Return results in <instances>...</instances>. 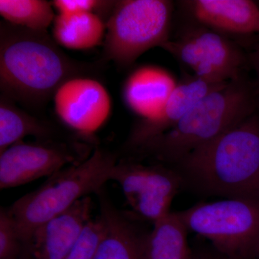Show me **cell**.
Listing matches in <instances>:
<instances>
[{
    "mask_svg": "<svg viewBox=\"0 0 259 259\" xmlns=\"http://www.w3.org/2000/svg\"><path fill=\"white\" fill-rule=\"evenodd\" d=\"M173 168L183 188L223 199L259 201L256 113L182 158Z\"/></svg>",
    "mask_w": 259,
    "mask_h": 259,
    "instance_id": "cell-1",
    "label": "cell"
},
{
    "mask_svg": "<svg viewBox=\"0 0 259 259\" xmlns=\"http://www.w3.org/2000/svg\"><path fill=\"white\" fill-rule=\"evenodd\" d=\"M85 69L68 57L48 31L0 23V89L13 101L41 107L61 83Z\"/></svg>",
    "mask_w": 259,
    "mask_h": 259,
    "instance_id": "cell-2",
    "label": "cell"
},
{
    "mask_svg": "<svg viewBox=\"0 0 259 259\" xmlns=\"http://www.w3.org/2000/svg\"><path fill=\"white\" fill-rule=\"evenodd\" d=\"M255 112V83L245 74L208 94L173 128L150 140L132 153L138 158H150L172 166Z\"/></svg>",
    "mask_w": 259,
    "mask_h": 259,
    "instance_id": "cell-3",
    "label": "cell"
},
{
    "mask_svg": "<svg viewBox=\"0 0 259 259\" xmlns=\"http://www.w3.org/2000/svg\"><path fill=\"white\" fill-rule=\"evenodd\" d=\"M117 155L96 148L86 159L48 177L45 183L8 208L23 243L39 226L67 210L79 199L97 194L110 181Z\"/></svg>",
    "mask_w": 259,
    "mask_h": 259,
    "instance_id": "cell-4",
    "label": "cell"
},
{
    "mask_svg": "<svg viewBox=\"0 0 259 259\" xmlns=\"http://www.w3.org/2000/svg\"><path fill=\"white\" fill-rule=\"evenodd\" d=\"M175 3L169 0L116 1L106 23L103 58L127 69L171 37Z\"/></svg>",
    "mask_w": 259,
    "mask_h": 259,
    "instance_id": "cell-5",
    "label": "cell"
},
{
    "mask_svg": "<svg viewBox=\"0 0 259 259\" xmlns=\"http://www.w3.org/2000/svg\"><path fill=\"white\" fill-rule=\"evenodd\" d=\"M187 227L228 259L259 256V201L223 199L177 212Z\"/></svg>",
    "mask_w": 259,
    "mask_h": 259,
    "instance_id": "cell-6",
    "label": "cell"
},
{
    "mask_svg": "<svg viewBox=\"0 0 259 259\" xmlns=\"http://www.w3.org/2000/svg\"><path fill=\"white\" fill-rule=\"evenodd\" d=\"M161 49L212 83L230 82L245 74L248 55L231 37L193 22H187Z\"/></svg>",
    "mask_w": 259,
    "mask_h": 259,
    "instance_id": "cell-7",
    "label": "cell"
},
{
    "mask_svg": "<svg viewBox=\"0 0 259 259\" xmlns=\"http://www.w3.org/2000/svg\"><path fill=\"white\" fill-rule=\"evenodd\" d=\"M110 180L120 185L136 215L153 223L171 212L172 202L183 188L180 175L171 167L144 165L134 159L117 161Z\"/></svg>",
    "mask_w": 259,
    "mask_h": 259,
    "instance_id": "cell-8",
    "label": "cell"
},
{
    "mask_svg": "<svg viewBox=\"0 0 259 259\" xmlns=\"http://www.w3.org/2000/svg\"><path fill=\"white\" fill-rule=\"evenodd\" d=\"M82 153L79 144L57 139L17 143L0 153V189L14 188L52 176L67 165L86 159Z\"/></svg>",
    "mask_w": 259,
    "mask_h": 259,
    "instance_id": "cell-9",
    "label": "cell"
},
{
    "mask_svg": "<svg viewBox=\"0 0 259 259\" xmlns=\"http://www.w3.org/2000/svg\"><path fill=\"white\" fill-rule=\"evenodd\" d=\"M53 100L57 117L83 139H91L112 113L108 90L98 80L83 75L61 83Z\"/></svg>",
    "mask_w": 259,
    "mask_h": 259,
    "instance_id": "cell-10",
    "label": "cell"
},
{
    "mask_svg": "<svg viewBox=\"0 0 259 259\" xmlns=\"http://www.w3.org/2000/svg\"><path fill=\"white\" fill-rule=\"evenodd\" d=\"M90 196L39 226L24 243V259H64L92 219Z\"/></svg>",
    "mask_w": 259,
    "mask_h": 259,
    "instance_id": "cell-11",
    "label": "cell"
},
{
    "mask_svg": "<svg viewBox=\"0 0 259 259\" xmlns=\"http://www.w3.org/2000/svg\"><path fill=\"white\" fill-rule=\"evenodd\" d=\"M177 5L186 20L231 38L259 35V8L250 0H182Z\"/></svg>",
    "mask_w": 259,
    "mask_h": 259,
    "instance_id": "cell-12",
    "label": "cell"
},
{
    "mask_svg": "<svg viewBox=\"0 0 259 259\" xmlns=\"http://www.w3.org/2000/svg\"><path fill=\"white\" fill-rule=\"evenodd\" d=\"M228 83H212L194 75H185L161 111L152 118L140 120L134 126L126 141V149L133 152L150 140L170 131L197 102Z\"/></svg>",
    "mask_w": 259,
    "mask_h": 259,
    "instance_id": "cell-13",
    "label": "cell"
},
{
    "mask_svg": "<svg viewBox=\"0 0 259 259\" xmlns=\"http://www.w3.org/2000/svg\"><path fill=\"white\" fill-rule=\"evenodd\" d=\"M178 82L161 66L143 65L126 78L122 87L124 102L141 120L152 118L161 111Z\"/></svg>",
    "mask_w": 259,
    "mask_h": 259,
    "instance_id": "cell-14",
    "label": "cell"
},
{
    "mask_svg": "<svg viewBox=\"0 0 259 259\" xmlns=\"http://www.w3.org/2000/svg\"><path fill=\"white\" fill-rule=\"evenodd\" d=\"M105 233L94 259H145L143 233L128 216L107 198L103 189L97 194Z\"/></svg>",
    "mask_w": 259,
    "mask_h": 259,
    "instance_id": "cell-15",
    "label": "cell"
},
{
    "mask_svg": "<svg viewBox=\"0 0 259 259\" xmlns=\"http://www.w3.org/2000/svg\"><path fill=\"white\" fill-rule=\"evenodd\" d=\"M53 38L70 50H88L105 41L106 23L95 13L58 14L53 23Z\"/></svg>",
    "mask_w": 259,
    "mask_h": 259,
    "instance_id": "cell-16",
    "label": "cell"
},
{
    "mask_svg": "<svg viewBox=\"0 0 259 259\" xmlns=\"http://www.w3.org/2000/svg\"><path fill=\"white\" fill-rule=\"evenodd\" d=\"M188 230L177 212L153 223L144 240L145 259H194L188 243Z\"/></svg>",
    "mask_w": 259,
    "mask_h": 259,
    "instance_id": "cell-17",
    "label": "cell"
},
{
    "mask_svg": "<svg viewBox=\"0 0 259 259\" xmlns=\"http://www.w3.org/2000/svg\"><path fill=\"white\" fill-rule=\"evenodd\" d=\"M54 127L19 108L15 102L0 96V153L27 136L37 140L56 139Z\"/></svg>",
    "mask_w": 259,
    "mask_h": 259,
    "instance_id": "cell-18",
    "label": "cell"
},
{
    "mask_svg": "<svg viewBox=\"0 0 259 259\" xmlns=\"http://www.w3.org/2000/svg\"><path fill=\"white\" fill-rule=\"evenodd\" d=\"M0 15L11 25L36 31H47L56 17L46 0H0Z\"/></svg>",
    "mask_w": 259,
    "mask_h": 259,
    "instance_id": "cell-19",
    "label": "cell"
},
{
    "mask_svg": "<svg viewBox=\"0 0 259 259\" xmlns=\"http://www.w3.org/2000/svg\"><path fill=\"white\" fill-rule=\"evenodd\" d=\"M105 233L101 216L92 218L64 259H94Z\"/></svg>",
    "mask_w": 259,
    "mask_h": 259,
    "instance_id": "cell-20",
    "label": "cell"
},
{
    "mask_svg": "<svg viewBox=\"0 0 259 259\" xmlns=\"http://www.w3.org/2000/svg\"><path fill=\"white\" fill-rule=\"evenodd\" d=\"M24 243L16 223L8 209L0 210V259H20L23 257Z\"/></svg>",
    "mask_w": 259,
    "mask_h": 259,
    "instance_id": "cell-21",
    "label": "cell"
},
{
    "mask_svg": "<svg viewBox=\"0 0 259 259\" xmlns=\"http://www.w3.org/2000/svg\"><path fill=\"white\" fill-rule=\"evenodd\" d=\"M115 2L108 0H54L51 3L59 15L95 13L107 23L113 10Z\"/></svg>",
    "mask_w": 259,
    "mask_h": 259,
    "instance_id": "cell-22",
    "label": "cell"
},
{
    "mask_svg": "<svg viewBox=\"0 0 259 259\" xmlns=\"http://www.w3.org/2000/svg\"><path fill=\"white\" fill-rule=\"evenodd\" d=\"M248 64L255 74V97H256V113L259 120V44L254 50L248 55Z\"/></svg>",
    "mask_w": 259,
    "mask_h": 259,
    "instance_id": "cell-23",
    "label": "cell"
},
{
    "mask_svg": "<svg viewBox=\"0 0 259 259\" xmlns=\"http://www.w3.org/2000/svg\"><path fill=\"white\" fill-rule=\"evenodd\" d=\"M194 259H214V258H209V257L204 256V257H197V258H195V257H194Z\"/></svg>",
    "mask_w": 259,
    "mask_h": 259,
    "instance_id": "cell-24",
    "label": "cell"
},
{
    "mask_svg": "<svg viewBox=\"0 0 259 259\" xmlns=\"http://www.w3.org/2000/svg\"><path fill=\"white\" fill-rule=\"evenodd\" d=\"M258 258H259V256H258Z\"/></svg>",
    "mask_w": 259,
    "mask_h": 259,
    "instance_id": "cell-25",
    "label": "cell"
}]
</instances>
